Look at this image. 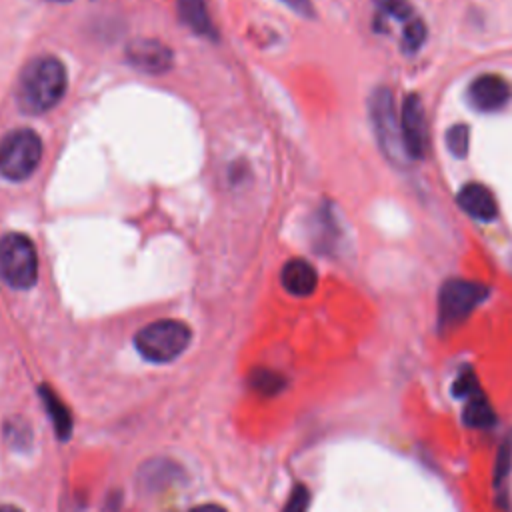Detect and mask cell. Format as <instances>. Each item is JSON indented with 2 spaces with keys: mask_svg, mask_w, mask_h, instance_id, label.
<instances>
[{
  "mask_svg": "<svg viewBox=\"0 0 512 512\" xmlns=\"http://www.w3.org/2000/svg\"><path fill=\"white\" fill-rule=\"evenodd\" d=\"M290 10H294L300 16H312V2L310 0H282Z\"/></svg>",
  "mask_w": 512,
  "mask_h": 512,
  "instance_id": "cell-22",
  "label": "cell"
},
{
  "mask_svg": "<svg viewBox=\"0 0 512 512\" xmlns=\"http://www.w3.org/2000/svg\"><path fill=\"white\" fill-rule=\"evenodd\" d=\"M190 336V328L180 320H156L136 334L134 344L146 360L170 362L188 348Z\"/></svg>",
  "mask_w": 512,
  "mask_h": 512,
  "instance_id": "cell-4",
  "label": "cell"
},
{
  "mask_svg": "<svg viewBox=\"0 0 512 512\" xmlns=\"http://www.w3.org/2000/svg\"><path fill=\"white\" fill-rule=\"evenodd\" d=\"M512 96L510 84L498 74H480L468 86V102L478 112L502 110Z\"/></svg>",
  "mask_w": 512,
  "mask_h": 512,
  "instance_id": "cell-8",
  "label": "cell"
},
{
  "mask_svg": "<svg viewBox=\"0 0 512 512\" xmlns=\"http://www.w3.org/2000/svg\"><path fill=\"white\" fill-rule=\"evenodd\" d=\"M378 10L384 14V16H390L394 20H400V22H408L412 20V8L406 0H374Z\"/></svg>",
  "mask_w": 512,
  "mask_h": 512,
  "instance_id": "cell-18",
  "label": "cell"
},
{
  "mask_svg": "<svg viewBox=\"0 0 512 512\" xmlns=\"http://www.w3.org/2000/svg\"><path fill=\"white\" fill-rule=\"evenodd\" d=\"M370 118L372 128L376 134V140L380 144L382 154L394 164V166H406L410 160L404 142H402V130H400V116L396 114L394 96L388 88L380 86L370 96Z\"/></svg>",
  "mask_w": 512,
  "mask_h": 512,
  "instance_id": "cell-2",
  "label": "cell"
},
{
  "mask_svg": "<svg viewBox=\"0 0 512 512\" xmlns=\"http://www.w3.org/2000/svg\"><path fill=\"white\" fill-rule=\"evenodd\" d=\"M54 2H70V0H54Z\"/></svg>",
  "mask_w": 512,
  "mask_h": 512,
  "instance_id": "cell-25",
  "label": "cell"
},
{
  "mask_svg": "<svg viewBox=\"0 0 512 512\" xmlns=\"http://www.w3.org/2000/svg\"><path fill=\"white\" fill-rule=\"evenodd\" d=\"M400 130L404 150L410 160H420L426 152V116L418 94H408L400 108Z\"/></svg>",
  "mask_w": 512,
  "mask_h": 512,
  "instance_id": "cell-7",
  "label": "cell"
},
{
  "mask_svg": "<svg viewBox=\"0 0 512 512\" xmlns=\"http://www.w3.org/2000/svg\"><path fill=\"white\" fill-rule=\"evenodd\" d=\"M314 238H316V246L318 250L326 252V250H332L336 244H338V222L334 218V214L330 212V208L326 206L324 210H320L318 214V224L314 228Z\"/></svg>",
  "mask_w": 512,
  "mask_h": 512,
  "instance_id": "cell-14",
  "label": "cell"
},
{
  "mask_svg": "<svg viewBox=\"0 0 512 512\" xmlns=\"http://www.w3.org/2000/svg\"><path fill=\"white\" fill-rule=\"evenodd\" d=\"M40 158L42 140L30 128L12 130L0 140V174L6 180H26L38 168Z\"/></svg>",
  "mask_w": 512,
  "mask_h": 512,
  "instance_id": "cell-3",
  "label": "cell"
},
{
  "mask_svg": "<svg viewBox=\"0 0 512 512\" xmlns=\"http://www.w3.org/2000/svg\"><path fill=\"white\" fill-rule=\"evenodd\" d=\"M424 40H426V26H424V22L418 20V18L408 20L404 24V30H402V50L406 54H412V52L420 50Z\"/></svg>",
  "mask_w": 512,
  "mask_h": 512,
  "instance_id": "cell-16",
  "label": "cell"
},
{
  "mask_svg": "<svg viewBox=\"0 0 512 512\" xmlns=\"http://www.w3.org/2000/svg\"><path fill=\"white\" fill-rule=\"evenodd\" d=\"M280 280L286 292H290L292 296H310L316 290L318 274L316 268L304 258H292L284 264Z\"/></svg>",
  "mask_w": 512,
  "mask_h": 512,
  "instance_id": "cell-11",
  "label": "cell"
},
{
  "mask_svg": "<svg viewBox=\"0 0 512 512\" xmlns=\"http://www.w3.org/2000/svg\"><path fill=\"white\" fill-rule=\"evenodd\" d=\"M488 298V288L474 280L450 278L438 292V324L452 328L466 320L470 312Z\"/></svg>",
  "mask_w": 512,
  "mask_h": 512,
  "instance_id": "cell-6",
  "label": "cell"
},
{
  "mask_svg": "<svg viewBox=\"0 0 512 512\" xmlns=\"http://www.w3.org/2000/svg\"><path fill=\"white\" fill-rule=\"evenodd\" d=\"M178 12L180 18L188 28H192L200 36H214L210 16L206 10L204 0H178Z\"/></svg>",
  "mask_w": 512,
  "mask_h": 512,
  "instance_id": "cell-12",
  "label": "cell"
},
{
  "mask_svg": "<svg viewBox=\"0 0 512 512\" xmlns=\"http://www.w3.org/2000/svg\"><path fill=\"white\" fill-rule=\"evenodd\" d=\"M458 206L474 220L480 222H490L496 218L498 214V204L494 194L490 192V188H486L480 182H468L460 188L458 196H456Z\"/></svg>",
  "mask_w": 512,
  "mask_h": 512,
  "instance_id": "cell-10",
  "label": "cell"
},
{
  "mask_svg": "<svg viewBox=\"0 0 512 512\" xmlns=\"http://www.w3.org/2000/svg\"><path fill=\"white\" fill-rule=\"evenodd\" d=\"M66 84L64 64L56 56H38L24 66L16 86V100L26 114H44L62 100Z\"/></svg>",
  "mask_w": 512,
  "mask_h": 512,
  "instance_id": "cell-1",
  "label": "cell"
},
{
  "mask_svg": "<svg viewBox=\"0 0 512 512\" xmlns=\"http://www.w3.org/2000/svg\"><path fill=\"white\" fill-rule=\"evenodd\" d=\"M42 396L46 400V408L50 412V418L54 422V428H56V434L60 438H66L70 428H72V422H70V416H68V410L62 406V402L54 396V392H50L48 388H42Z\"/></svg>",
  "mask_w": 512,
  "mask_h": 512,
  "instance_id": "cell-15",
  "label": "cell"
},
{
  "mask_svg": "<svg viewBox=\"0 0 512 512\" xmlns=\"http://www.w3.org/2000/svg\"><path fill=\"white\" fill-rule=\"evenodd\" d=\"M462 420L470 428H488L494 424V410L480 390L466 398Z\"/></svg>",
  "mask_w": 512,
  "mask_h": 512,
  "instance_id": "cell-13",
  "label": "cell"
},
{
  "mask_svg": "<svg viewBox=\"0 0 512 512\" xmlns=\"http://www.w3.org/2000/svg\"><path fill=\"white\" fill-rule=\"evenodd\" d=\"M308 504H310V494H308V488L298 484L294 486L286 506L282 512H306L308 510Z\"/></svg>",
  "mask_w": 512,
  "mask_h": 512,
  "instance_id": "cell-21",
  "label": "cell"
},
{
  "mask_svg": "<svg viewBox=\"0 0 512 512\" xmlns=\"http://www.w3.org/2000/svg\"><path fill=\"white\" fill-rule=\"evenodd\" d=\"M126 60L146 74H162L172 66V50L160 40L138 38L126 46Z\"/></svg>",
  "mask_w": 512,
  "mask_h": 512,
  "instance_id": "cell-9",
  "label": "cell"
},
{
  "mask_svg": "<svg viewBox=\"0 0 512 512\" xmlns=\"http://www.w3.org/2000/svg\"><path fill=\"white\" fill-rule=\"evenodd\" d=\"M480 388H478V382H476V376H474V372L472 370H462V374L456 378V382H454V388H452V392H454V396H460V398H468V396H472L474 392H478Z\"/></svg>",
  "mask_w": 512,
  "mask_h": 512,
  "instance_id": "cell-20",
  "label": "cell"
},
{
  "mask_svg": "<svg viewBox=\"0 0 512 512\" xmlns=\"http://www.w3.org/2000/svg\"><path fill=\"white\" fill-rule=\"evenodd\" d=\"M252 386L262 394H274L282 388V378L270 370H258L252 378Z\"/></svg>",
  "mask_w": 512,
  "mask_h": 512,
  "instance_id": "cell-19",
  "label": "cell"
},
{
  "mask_svg": "<svg viewBox=\"0 0 512 512\" xmlns=\"http://www.w3.org/2000/svg\"><path fill=\"white\" fill-rule=\"evenodd\" d=\"M470 144V128L466 124H454L446 132V146L456 158H464L468 154Z\"/></svg>",
  "mask_w": 512,
  "mask_h": 512,
  "instance_id": "cell-17",
  "label": "cell"
},
{
  "mask_svg": "<svg viewBox=\"0 0 512 512\" xmlns=\"http://www.w3.org/2000/svg\"><path fill=\"white\" fill-rule=\"evenodd\" d=\"M190 512H226V510L222 506H216V504H202V506L192 508Z\"/></svg>",
  "mask_w": 512,
  "mask_h": 512,
  "instance_id": "cell-23",
  "label": "cell"
},
{
  "mask_svg": "<svg viewBox=\"0 0 512 512\" xmlns=\"http://www.w3.org/2000/svg\"><path fill=\"white\" fill-rule=\"evenodd\" d=\"M0 512H20V510L14 506H0Z\"/></svg>",
  "mask_w": 512,
  "mask_h": 512,
  "instance_id": "cell-24",
  "label": "cell"
},
{
  "mask_svg": "<svg viewBox=\"0 0 512 512\" xmlns=\"http://www.w3.org/2000/svg\"><path fill=\"white\" fill-rule=\"evenodd\" d=\"M0 276L18 290L30 288L38 278V256L32 240L24 234L10 232L0 240Z\"/></svg>",
  "mask_w": 512,
  "mask_h": 512,
  "instance_id": "cell-5",
  "label": "cell"
}]
</instances>
